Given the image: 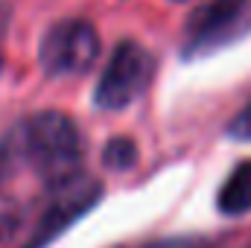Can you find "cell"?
<instances>
[{
  "label": "cell",
  "mask_w": 251,
  "mask_h": 248,
  "mask_svg": "<svg viewBox=\"0 0 251 248\" xmlns=\"http://www.w3.org/2000/svg\"><path fill=\"white\" fill-rule=\"evenodd\" d=\"M12 134H15L21 161L29 164L41 181H47L50 187H59L62 181L79 175L82 134L67 114H62V111L32 114Z\"/></svg>",
  "instance_id": "1"
},
{
  "label": "cell",
  "mask_w": 251,
  "mask_h": 248,
  "mask_svg": "<svg viewBox=\"0 0 251 248\" xmlns=\"http://www.w3.org/2000/svg\"><path fill=\"white\" fill-rule=\"evenodd\" d=\"M152 73H155V62L149 50L140 47L137 41H120L97 82V91H94L97 108L120 111L126 105H131L146 91Z\"/></svg>",
  "instance_id": "2"
},
{
  "label": "cell",
  "mask_w": 251,
  "mask_h": 248,
  "mask_svg": "<svg viewBox=\"0 0 251 248\" xmlns=\"http://www.w3.org/2000/svg\"><path fill=\"white\" fill-rule=\"evenodd\" d=\"M251 32V0H210L187 26V56L216 53Z\"/></svg>",
  "instance_id": "3"
},
{
  "label": "cell",
  "mask_w": 251,
  "mask_h": 248,
  "mask_svg": "<svg viewBox=\"0 0 251 248\" xmlns=\"http://www.w3.org/2000/svg\"><path fill=\"white\" fill-rule=\"evenodd\" d=\"M97 56H100V35L94 24L82 18H67L50 26L38 50V62L47 76L85 73L97 62Z\"/></svg>",
  "instance_id": "4"
},
{
  "label": "cell",
  "mask_w": 251,
  "mask_h": 248,
  "mask_svg": "<svg viewBox=\"0 0 251 248\" xmlns=\"http://www.w3.org/2000/svg\"><path fill=\"white\" fill-rule=\"evenodd\" d=\"M100 198H102V184L88 175H73L59 187H53V198H50L47 210L38 216L29 240L21 248H47L76 219H82Z\"/></svg>",
  "instance_id": "5"
},
{
  "label": "cell",
  "mask_w": 251,
  "mask_h": 248,
  "mask_svg": "<svg viewBox=\"0 0 251 248\" xmlns=\"http://www.w3.org/2000/svg\"><path fill=\"white\" fill-rule=\"evenodd\" d=\"M216 204L225 216H243L251 210V161H243L228 175V181L219 190Z\"/></svg>",
  "instance_id": "6"
},
{
  "label": "cell",
  "mask_w": 251,
  "mask_h": 248,
  "mask_svg": "<svg viewBox=\"0 0 251 248\" xmlns=\"http://www.w3.org/2000/svg\"><path fill=\"white\" fill-rule=\"evenodd\" d=\"M102 161H105L108 170H117V173L131 170L137 164V146H134V140H128V137L108 140L105 149H102Z\"/></svg>",
  "instance_id": "7"
},
{
  "label": "cell",
  "mask_w": 251,
  "mask_h": 248,
  "mask_svg": "<svg viewBox=\"0 0 251 248\" xmlns=\"http://www.w3.org/2000/svg\"><path fill=\"white\" fill-rule=\"evenodd\" d=\"M228 134H231L234 140H251V99H249V105H246L234 120H231Z\"/></svg>",
  "instance_id": "8"
},
{
  "label": "cell",
  "mask_w": 251,
  "mask_h": 248,
  "mask_svg": "<svg viewBox=\"0 0 251 248\" xmlns=\"http://www.w3.org/2000/svg\"><path fill=\"white\" fill-rule=\"evenodd\" d=\"M9 21H12V12L6 3H0V70H3V38L9 32Z\"/></svg>",
  "instance_id": "9"
},
{
  "label": "cell",
  "mask_w": 251,
  "mask_h": 248,
  "mask_svg": "<svg viewBox=\"0 0 251 248\" xmlns=\"http://www.w3.org/2000/svg\"><path fill=\"white\" fill-rule=\"evenodd\" d=\"M249 248H251V246H249Z\"/></svg>",
  "instance_id": "10"
}]
</instances>
